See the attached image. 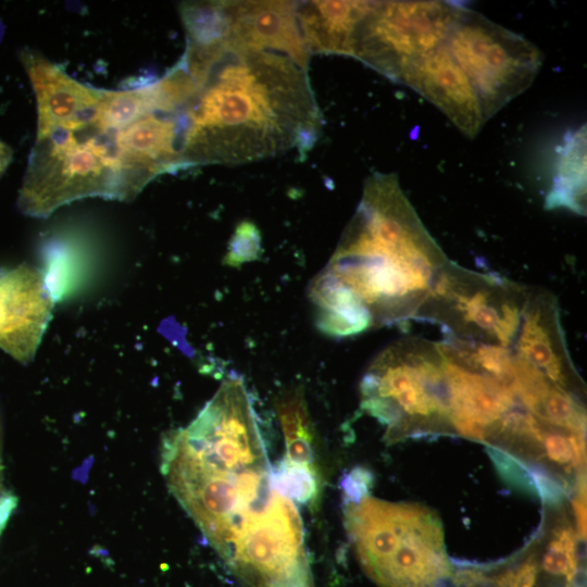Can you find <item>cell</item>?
I'll list each match as a JSON object with an SVG mask.
<instances>
[{"mask_svg": "<svg viewBox=\"0 0 587 587\" xmlns=\"http://www.w3.org/2000/svg\"><path fill=\"white\" fill-rule=\"evenodd\" d=\"M542 570L575 586L578 571L576 540L571 527H563L550 540L541 560Z\"/></svg>", "mask_w": 587, "mask_h": 587, "instance_id": "2e32d148", "label": "cell"}, {"mask_svg": "<svg viewBox=\"0 0 587 587\" xmlns=\"http://www.w3.org/2000/svg\"><path fill=\"white\" fill-rule=\"evenodd\" d=\"M12 157V149L7 143L0 140V177L3 175V173L10 165Z\"/></svg>", "mask_w": 587, "mask_h": 587, "instance_id": "7402d4cb", "label": "cell"}, {"mask_svg": "<svg viewBox=\"0 0 587 587\" xmlns=\"http://www.w3.org/2000/svg\"><path fill=\"white\" fill-rule=\"evenodd\" d=\"M446 46L476 91L486 121L529 87L542 63L530 41L462 7Z\"/></svg>", "mask_w": 587, "mask_h": 587, "instance_id": "8992f818", "label": "cell"}, {"mask_svg": "<svg viewBox=\"0 0 587 587\" xmlns=\"http://www.w3.org/2000/svg\"><path fill=\"white\" fill-rule=\"evenodd\" d=\"M460 10L446 1H376L354 32L351 57L397 82L411 62L446 43Z\"/></svg>", "mask_w": 587, "mask_h": 587, "instance_id": "52a82bcc", "label": "cell"}, {"mask_svg": "<svg viewBox=\"0 0 587 587\" xmlns=\"http://www.w3.org/2000/svg\"><path fill=\"white\" fill-rule=\"evenodd\" d=\"M376 1H308L297 17L309 53L351 57L354 32Z\"/></svg>", "mask_w": 587, "mask_h": 587, "instance_id": "7c38bea8", "label": "cell"}, {"mask_svg": "<svg viewBox=\"0 0 587 587\" xmlns=\"http://www.w3.org/2000/svg\"><path fill=\"white\" fill-rule=\"evenodd\" d=\"M53 296L43 273L28 264L0 272V349L27 364L48 326Z\"/></svg>", "mask_w": 587, "mask_h": 587, "instance_id": "ba28073f", "label": "cell"}, {"mask_svg": "<svg viewBox=\"0 0 587 587\" xmlns=\"http://www.w3.org/2000/svg\"><path fill=\"white\" fill-rule=\"evenodd\" d=\"M278 489L294 502L316 503L320 495V473L315 467L295 465L284 460L273 470Z\"/></svg>", "mask_w": 587, "mask_h": 587, "instance_id": "9a60e30c", "label": "cell"}, {"mask_svg": "<svg viewBox=\"0 0 587 587\" xmlns=\"http://www.w3.org/2000/svg\"><path fill=\"white\" fill-rule=\"evenodd\" d=\"M557 165L553 186L547 197L548 208L563 207L585 212L586 198V128L580 127L566 138Z\"/></svg>", "mask_w": 587, "mask_h": 587, "instance_id": "5bb4252c", "label": "cell"}, {"mask_svg": "<svg viewBox=\"0 0 587 587\" xmlns=\"http://www.w3.org/2000/svg\"><path fill=\"white\" fill-rule=\"evenodd\" d=\"M542 446L548 459L559 465H577L569 438L559 433H546Z\"/></svg>", "mask_w": 587, "mask_h": 587, "instance_id": "d6986e66", "label": "cell"}, {"mask_svg": "<svg viewBox=\"0 0 587 587\" xmlns=\"http://www.w3.org/2000/svg\"><path fill=\"white\" fill-rule=\"evenodd\" d=\"M372 476L363 469L353 470L342 482L346 502H353L369 495Z\"/></svg>", "mask_w": 587, "mask_h": 587, "instance_id": "ffe728a7", "label": "cell"}, {"mask_svg": "<svg viewBox=\"0 0 587 587\" xmlns=\"http://www.w3.org/2000/svg\"><path fill=\"white\" fill-rule=\"evenodd\" d=\"M261 252L260 230L252 222L239 223L230 238L224 263L239 266L259 258Z\"/></svg>", "mask_w": 587, "mask_h": 587, "instance_id": "e0dca14e", "label": "cell"}, {"mask_svg": "<svg viewBox=\"0 0 587 587\" xmlns=\"http://www.w3.org/2000/svg\"><path fill=\"white\" fill-rule=\"evenodd\" d=\"M574 513L576 517L579 535L583 539L586 537V486L585 479L579 482V495L573 501Z\"/></svg>", "mask_w": 587, "mask_h": 587, "instance_id": "44dd1931", "label": "cell"}, {"mask_svg": "<svg viewBox=\"0 0 587 587\" xmlns=\"http://www.w3.org/2000/svg\"><path fill=\"white\" fill-rule=\"evenodd\" d=\"M37 133L21 185L22 213L47 217L87 197L130 201L157 176L185 168L179 101L165 76L123 90L77 82L25 49Z\"/></svg>", "mask_w": 587, "mask_h": 587, "instance_id": "7a4b0ae2", "label": "cell"}, {"mask_svg": "<svg viewBox=\"0 0 587 587\" xmlns=\"http://www.w3.org/2000/svg\"><path fill=\"white\" fill-rule=\"evenodd\" d=\"M226 8L230 48L279 53L308 71L310 53L300 32L296 2L226 1Z\"/></svg>", "mask_w": 587, "mask_h": 587, "instance_id": "8fae6325", "label": "cell"}, {"mask_svg": "<svg viewBox=\"0 0 587 587\" xmlns=\"http://www.w3.org/2000/svg\"><path fill=\"white\" fill-rule=\"evenodd\" d=\"M161 471L246 586L314 587L301 516L275 483L241 378H226L187 427L164 436Z\"/></svg>", "mask_w": 587, "mask_h": 587, "instance_id": "6da1fadb", "label": "cell"}, {"mask_svg": "<svg viewBox=\"0 0 587 587\" xmlns=\"http://www.w3.org/2000/svg\"><path fill=\"white\" fill-rule=\"evenodd\" d=\"M180 61L197 84L186 110L185 168L240 164L297 147L310 150L321 129L308 71L274 52L187 48Z\"/></svg>", "mask_w": 587, "mask_h": 587, "instance_id": "277c9868", "label": "cell"}, {"mask_svg": "<svg viewBox=\"0 0 587 587\" xmlns=\"http://www.w3.org/2000/svg\"><path fill=\"white\" fill-rule=\"evenodd\" d=\"M365 573L380 587H438L452 572L435 520L411 507L392 551Z\"/></svg>", "mask_w": 587, "mask_h": 587, "instance_id": "9c48e42d", "label": "cell"}, {"mask_svg": "<svg viewBox=\"0 0 587 587\" xmlns=\"http://www.w3.org/2000/svg\"><path fill=\"white\" fill-rule=\"evenodd\" d=\"M488 453L505 482L521 489L535 492L530 467L497 447H488Z\"/></svg>", "mask_w": 587, "mask_h": 587, "instance_id": "ac0fdd59", "label": "cell"}, {"mask_svg": "<svg viewBox=\"0 0 587 587\" xmlns=\"http://www.w3.org/2000/svg\"><path fill=\"white\" fill-rule=\"evenodd\" d=\"M276 414L285 438L284 461L295 465L315 467V430L304 391L294 386L282 391L275 400Z\"/></svg>", "mask_w": 587, "mask_h": 587, "instance_id": "4fadbf2b", "label": "cell"}, {"mask_svg": "<svg viewBox=\"0 0 587 587\" xmlns=\"http://www.w3.org/2000/svg\"><path fill=\"white\" fill-rule=\"evenodd\" d=\"M361 407L395 439L420 422L448 421V398L436 342L407 338L378 353L365 371Z\"/></svg>", "mask_w": 587, "mask_h": 587, "instance_id": "5b68a950", "label": "cell"}, {"mask_svg": "<svg viewBox=\"0 0 587 587\" xmlns=\"http://www.w3.org/2000/svg\"><path fill=\"white\" fill-rule=\"evenodd\" d=\"M449 260L395 174L374 173L309 299L320 330L348 337L415 319Z\"/></svg>", "mask_w": 587, "mask_h": 587, "instance_id": "3957f363", "label": "cell"}, {"mask_svg": "<svg viewBox=\"0 0 587 587\" xmlns=\"http://www.w3.org/2000/svg\"><path fill=\"white\" fill-rule=\"evenodd\" d=\"M397 82L434 103L470 138L475 137L486 123L476 91L446 43L411 62Z\"/></svg>", "mask_w": 587, "mask_h": 587, "instance_id": "30bf717a", "label": "cell"}]
</instances>
